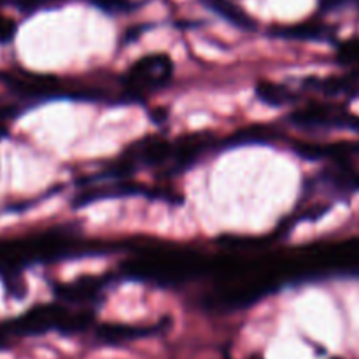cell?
Returning a JSON list of instances; mask_svg holds the SVG:
<instances>
[{
  "label": "cell",
  "instance_id": "cell-1",
  "mask_svg": "<svg viewBox=\"0 0 359 359\" xmlns=\"http://www.w3.org/2000/svg\"><path fill=\"white\" fill-rule=\"evenodd\" d=\"M344 56H346L349 62H353V60H359V42L358 41H353L349 42V44L346 46V51H344Z\"/></svg>",
  "mask_w": 359,
  "mask_h": 359
}]
</instances>
